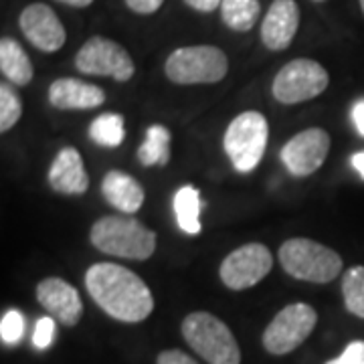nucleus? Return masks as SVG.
<instances>
[{
  "label": "nucleus",
  "mask_w": 364,
  "mask_h": 364,
  "mask_svg": "<svg viewBox=\"0 0 364 364\" xmlns=\"http://www.w3.org/2000/svg\"><path fill=\"white\" fill-rule=\"evenodd\" d=\"M23 116V102L16 91L9 85H0V132H9Z\"/></svg>",
  "instance_id": "obj_24"
},
{
  "label": "nucleus",
  "mask_w": 364,
  "mask_h": 364,
  "mask_svg": "<svg viewBox=\"0 0 364 364\" xmlns=\"http://www.w3.org/2000/svg\"><path fill=\"white\" fill-rule=\"evenodd\" d=\"M39 304L57 322L75 326L83 316V301L79 291L61 277H45L37 286Z\"/></svg>",
  "instance_id": "obj_13"
},
{
  "label": "nucleus",
  "mask_w": 364,
  "mask_h": 364,
  "mask_svg": "<svg viewBox=\"0 0 364 364\" xmlns=\"http://www.w3.org/2000/svg\"><path fill=\"white\" fill-rule=\"evenodd\" d=\"M273 267V255L263 243H247L231 251L221 263V282L233 291L257 286Z\"/></svg>",
  "instance_id": "obj_10"
},
{
  "label": "nucleus",
  "mask_w": 364,
  "mask_h": 364,
  "mask_svg": "<svg viewBox=\"0 0 364 364\" xmlns=\"http://www.w3.org/2000/svg\"><path fill=\"white\" fill-rule=\"evenodd\" d=\"M350 117H352V124H354V128H356V130H358V134H360V136L364 138V97L356 100V102L352 104Z\"/></svg>",
  "instance_id": "obj_30"
},
{
  "label": "nucleus",
  "mask_w": 364,
  "mask_h": 364,
  "mask_svg": "<svg viewBox=\"0 0 364 364\" xmlns=\"http://www.w3.org/2000/svg\"><path fill=\"white\" fill-rule=\"evenodd\" d=\"M277 255L284 272L299 282L330 284L342 272V257L334 249L306 237L284 241Z\"/></svg>",
  "instance_id": "obj_3"
},
{
  "label": "nucleus",
  "mask_w": 364,
  "mask_h": 364,
  "mask_svg": "<svg viewBox=\"0 0 364 364\" xmlns=\"http://www.w3.org/2000/svg\"><path fill=\"white\" fill-rule=\"evenodd\" d=\"M328 83V71L318 61L294 59L277 71L272 83V93L279 104L296 105L324 93Z\"/></svg>",
  "instance_id": "obj_8"
},
{
  "label": "nucleus",
  "mask_w": 364,
  "mask_h": 364,
  "mask_svg": "<svg viewBox=\"0 0 364 364\" xmlns=\"http://www.w3.org/2000/svg\"><path fill=\"white\" fill-rule=\"evenodd\" d=\"M342 296L346 310L364 320V265H354L342 277Z\"/></svg>",
  "instance_id": "obj_23"
},
{
  "label": "nucleus",
  "mask_w": 364,
  "mask_h": 364,
  "mask_svg": "<svg viewBox=\"0 0 364 364\" xmlns=\"http://www.w3.org/2000/svg\"><path fill=\"white\" fill-rule=\"evenodd\" d=\"M25 316L18 310H9L2 314V322H0V338L4 344H18L23 334H25Z\"/></svg>",
  "instance_id": "obj_25"
},
{
  "label": "nucleus",
  "mask_w": 364,
  "mask_h": 364,
  "mask_svg": "<svg viewBox=\"0 0 364 364\" xmlns=\"http://www.w3.org/2000/svg\"><path fill=\"white\" fill-rule=\"evenodd\" d=\"M128 9L136 14H152L164 4V0H126Z\"/></svg>",
  "instance_id": "obj_29"
},
{
  "label": "nucleus",
  "mask_w": 364,
  "mask_h": 364,
  "mask_svg": "<svg viewBox=\"0 0 364 364\" xmlns=\"http://www.w3.org/2000/svg\"><path fill=\"white\" fill-rule=\"evenodd\" d=\"M269 140V124L259 112H243L229 124L223 138L225 154L229 156L233 168L247 174L257 168Z\"/></svg>",
  "instance_id": "obj_5"
},
{
  "label": "nucleus",
  "mask_w": 364,
  "mask_h": 364,
  "mask_svg": "<svg viewBox=\"0 0 364 364\" xmlns=\"http://www.w3.org/2000/svg\"><path fill=\"white\" fill-rule=\"evenodd\" d=\"M318 324V314L310 304L296 301L279 310L263 332V348L273 356H284L299 348Z\"/></svg>",
  "instance_id": "obj_7"
},
{
  "label": "nucleus",
  "mask_w": 364,
  "mask_h": 364,
  "mask_svg": "<svg viewBox=\"0 0 364 364\" xmlns=\"http://www.w3.org/2000/svg\"><path fill=\"white\" fill-rule=\"evenodd\" d=\"M350 164H352V168L356 170V172H358V174L364 178V152H356V154H352Z\"/></svg>",
  "instance_id": "obj_32"
},
{
  "label": "nucleus",
  "mask_w": 364,
  "mask_h": 364,
  "mask_svg": "<svg viewBox=\"0 0 364 364\" xmlns=\"http://www.w3.org/2000/svg\"><path fill=\"white\" fill-rule=\"evenodd\" d=\"M18 25H21L25 39L33 47H37L39 51L55 53L65 45V26L61 25L59 16L55 14L51 6H47L43 2L28 4L21 13Z\"/></svg>",
  "instance_id": "obj_12"
},
{
  "label": "nucleus",
  "mask_w": 364,
  "mask_h": 364,
  "mask_svg": "<svg viewBox=\"0 0 364 364\" xmlns=\"http://www.w3.org/2000/svg\"><path fill=\"white\" fill-rule=\"evenodd\" d=\"M299 26L296 0H273L261 25V41L269 51H284L291 45Z\"/></svg>",
  "instance_id": "obj_14"
},
{
  "label": "nucleus",
  "mask_w": 364,
  "mask_h": 364,
  "mask_svg": "<svg viewBox=\"0 0 364 364\" xmlns=\"http://www.w3.org/2000/svg\"><path fill=\"white\" fill-rule=\"evenodd\" d=\"M49 184L61 195H83L90 188V176L79 150L71 146L59 150L49 168Z\"/></svg>",
  "instance_id": "obj_15"
},
{
  "label": "nucleus",
  "mask_w": 364,
  "mask_h": 364,
  "mask_svg": "<svg viewBox=\"0 0 364 364\" xmlns=\"http://www.w3.org/2000/svg\"><path fill=\"white\" fill-rule=\"evenodd\" d=\"M172 207H174V217L176 223L182 231L186 235H198L203 225H200V193L198 188H195L193 184H186L176 191L174 200H172Z\"/></svg>",
  "instance_id": "obj_19"
},
{
  "label": "nucleus",
  "mask_w": 364,
  "mask_h": 364,
  "mask_svg": "<svg viewBox=\"0 0 364 364\" xmlns=\"http://www.w3.org/2000/svg\"><path fill=\"white\" fill-rule=\"evenodd\" d=\"M138 160L142 166H164L170 160L168 128L154 124L146 130V140L138 148Z\"/></svg>",
  "instance_id": "obj_20"
},
{
  "label": "nucleus",
  "mask_w": 364,
  "mask_h": 364,
  "mask_svg": "<svg viewBox=\"0 0 364 364\" xmlns=\"http://www.w3.org/2000/svg\"><path fill=\"white\" fill-rule=\"evenodd\" d=\"M90 138L97 146L104 148H116L126 138L124 128V116L122 114H102L97 116L90 126Z\"/></svg>",
  "instance_id": "obj_22"
},
{
  "label": "nucleus",
  "mask_w": 364,
  "mask_h": 364,
  "mask_svg": "<svg viewBox=\"0 0 364 364\" xmlns=\"http://www.w3.org/2000/svg\"><path fill=\"white\" fill-rule=\"evenodd\" d=\"M102 195L107 205H112L126 215L140 210L146 198L142 184L122 170H109L105 174L102 181Z\"/></svg>",
  "instance_id": "obj_17"
},
{
  "label": "nucleus",
  "mask_w": 364,
  "mask_h": 364,
  "mask_svg": "<svg viewBox=\"0 0 364 364\" xmlns=\"http://www.w3.org/2000/svg\"><path fill=\"white\" fill-rule=\"evenodd\" d=\"M164 71L166 77L178 85L219 83L229 71V59L219 47L213 45L181 47L170 53Z\"/></svg>",
  "instance_id": "obj_6"
},
{
  "label": "nucleus",
  "mask_w": 364,
  "mask_h": 364,
  "mask_svg": "<svg viewBox=\"0 0 364 364\" xmlns=\"http://www.w3.org/2000/svg\"><path fill=\"white\" fill-rule=\"evenodd\" d=\"M85 287L93 301L109 318L126 324L146 320L154 310V298L142 277L117 263H95L85 273Z\"/></svg>",
  "instance_id": "obj_1"
},
{
  "label": "nucleus",
  "mask_w": 364,
  "mask_h": 364,
  "mask_svg": "<svg viewBox=\"0 0 364 364\" xmlns=\"http://www.w3.org/2000/svg\"><path fill=\"white\" fill-rule=\"evenodd\" d=\"M75 67L85 75H102L116 81H130L136 73V65L130 53L119 43L105 37H91L75 55Z\"/></svg>",
  "instance_id": "obj_9"
},
{
  "label": "nucleus",
  "mask_w": 364,
  "mask_h": 364,
  "mask_svg": "<svg viewBox=\"0 0 364 364\" xmlns=\"http://www.w3.org/2000/svg\"><path fill=\"white\" fill-rule=\"evenodd\" d=\"M57 2L67 4V6H75V9H85V6H90L93 0H57Z\"/></svg>",
  "instance_id": "obj_33"
},
{
  "label": "nucleus",
  "mask_w": 364,
  "mask_h": 364,
  "mask_svg": "<svg viewBox=\"0 0 364 364\" xmlns=\"http://www.w3.org/2000/svg\"><path fill=\"white\" fill-rule=\"evenodd\" d=\"M0 71L13 85H18V87L28 85L35 75L33 63L25 49L9 37L0 41Z\"/></svg>",
  "instance_id": "obj_18"
},
{
  "label": "nucleus",
  "mask_w": 364,
  "mask_h": 364,
  "mask_svg": "<svg viewBox=\"0 0 364 364\" xmlns=\"http://www.w3.org/2000/svg\"><path fill=\"white\" fill-rule=\"evenodd\" d=\"M55 330H57V326H55V318L53 316H43V318H39L37 324H35V332H33V344H35V348L47 350L53 344V340H55Z\"/></svg>",
  "instance_id": "obj_26"
},
{
  "label": "nucleus",
  "mask_w": 364,
  "mask_h": 364,
  "mask_svg": "<svg viewBox=\"0 0 364 364\" xmlns=\"http://www.w3.org/2000/svg\"><path fill=\"white\" fill-rule=\"evenodd\" d=\"M360 9H363V13H364V0H360Z\"/></svg>",
  "instance_id": "obj_34"
},
{
  "label": "nucleus",
  "mask_w": 364,
  "mask_h": 364,
  "mask_svg": "<svg viewBox=\"0 0 364 364\" xmlns=\"http://www.w3.org/2000/svg\"><path fill=\"white\" fill-rule=\"evenodd\" d=\"M326 364H364V340L350 342L338 358L328 360Z\"/></svg>",
  "instance_id": "obj_27"
},
{
  "label": "nucleus",
  "mask_w": 364,
  "mask_h": 364,
  "mask_svg": "<svg viewBox=\"0 0 364 364\" xmlns=\"http://www.w3.org/2000/svg\"><path fill=\"white\" fill-rule=\"evenodd\" d=\"M316 2H324V0H316Z\"/></svg>",
  "instance_id": "obj_35"
},
{
  "label": "nucleus",
  "mask_w": 364,
  "mask_h": 364,
  "mask_svg": "<svg viewBox=\"0 0 364 364\" xmlns=\"http://www.w3.org/2000/svg\"><path fill=\"white\" fill-rule=\"evenodd\" d=\"M49 102L57 109H93L105 102V91L81 79H55L49 87Z\"/></svg>",
  "instance_id": "obj_16"
},
{
  "label": "nucleus",
  "mask_w": 364,
  "mask_h": 364,
  "mask_svg": "<svg viewBox=\"0 0 364 364\" xmlns=\"http://www.w3.org/2000/svg\"><path fill=\"white\" fill-rule=\"evenodd\" d=\"M259 0H223L221 18L225 25L237 33L251 31L259 18Z\"/></svg>",
  "instance_id": "obj_21"
},
{
  "label": "nucleus",
  "mask_w": 364,
  "mask_h": 364,
  "mask_svg": "<svg viewBox=\"0 0 364 364\" xmlns=\"http://www.w3.org/2000/svg\"><path fill=\"white\" fill-rule=\"evenodd\" d=\"M182 336L208 364H241V348L231 328L213 314H188L182 320Z\"/></svg>",
  "instance_id": "obj_4"
},
{
  "label": "nucleus",
  "mask_w": 364,
  "mask_h": 364,
  "mask_svg": "<svg viewBox=\"0 0 364 364\" xmlns=\"http://www.w3.org/2000/svg\"><path fill=\"white\" fill-rule=\"evenodd\" d=\"M328 152L330 134L322 128H308L284 144L282 162L291 176H310L324 164Z\"/></svg>",
  "instance_id": "obj_11"
},
{
  "label": "nucleus",
  "mask_w": 364,
  "mask_h": 364,
  "mask_svg": "<svg viewBox=\"0 0 364 364\" xmlns=\"http://www.w3.org/2000/svg\"><path fill=\"white\" fill-rule=\"evenodd\" d=\"M156 364H198L193 358L188 356L186 352L182 350H162L158 354Z\"/></svg>",
  "instance_id": "obj_28"
},
{
  "label": "nucleus",
  "mask_w": 364,
  "mask_h": 364,
  "mask_svg": "<svg viewBox=\"0 0 364 364\" xmlns=\"http://www.w3.org/2000/svg\"><path fill=\"white\" fill-rule=\"evenodd\" d=\"M184 2L198 13H213L221 6L223 0H184Z\"/></svg>",
  "instance_id": "obj_31"
},
{
  "label": "nucleus",
  "mask_w": 364,
  "mask_h": 364,
  "mask_svg": "<svg viewBox=\"0 0 364 364\" xmlns=\"http://www.w3.org/2000/svg\"><path fill=\"white\" fill-rule=\"evenodd\" d=\"M90 241L97 251L122 259L146 261L156 251V233L124 215H107L93 223Z\"/></svg>",
  "instance_id": "obj_2"
}]
</instances>
